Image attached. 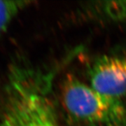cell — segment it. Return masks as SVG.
<instances>
[{
  "label": "cell",
  "instance_id": "cell-6",
  "mask_svg": "<svg viewBox=\"0 0 126 126\" xmlns=\"http://www.w3.org/2000/svg\"><path fill=\"white\" fill-rule=\"evenodd\" d=\"M101 126H126V118L121 121H119L113 122V123H111Z\"/></svg>",
  "mask_w": 126,
  "mask_h": 126
},
{
  "label": "cell",
  "instance_id": "cell-5",
  "mask_svg": "<svg viewBox=\"0 0 126 126\" xmlns=\"http://www.w3.org/2000/svg\"><path fill=\"white\" fill-rule=\"evenodd\" d=\"M102 16L114 20H126V1H107L99 5Z\"/></svg>",
  "mask_w": 126,
  "mask_h": 126
},
{
  "label": "cell",
  "instance_id": "cell-2",
  "mask_svg": "<svg viewBox=\"0 0 126 126\" xmlns=\"http://www.w3.org/2000/svg\"><path fill=\"white\" fill-rule=\"evenodd\" d=\"M62 97L67 111L81 121L101 126L126 118L121 100L102 94L72 76L64 80Z\"/></svg>",
  "mask_w": 126,
  "mask_h": 126
},
{
  "label": "cell",
  "instance_id": "cell-3",
  "mask_svg": "<svg viewBox=\"0 0 126 126\" xmlns=\"http://www.w3.org/2000/svg\"><path fill=\"white\" fill-rule=\"evenodd\" d=\"M90 86L107 97L121 100L126 97V55H104L89 71Z\"/></svg>",
  "mask_w": 126,
  "mask_h": 126
},
{
  "label": "cell",
  "instance_id": "cell-1",
  "mask_svg": "<svg viewBox=\"0 0 126 126\" xmlns=\"http://www.w3.org/2000/svg\"><path fill=\"white\" fill-rule=\"evenodd\" d=\"M46 84L39 73L15 67L0 102V126H60Z\"/></svg>",
  "mask_w": 126,
  "mask_h": 126
},
{
  "label": "cell",
  "instance_id": "cell-4",
  "mask_svg": "<svg viewBox=\"0 0 126 126\" xmlns=\"http://www.w3.org/2000/svg\"><path fill=\"white\" fill-rule=\"evenodd\" d=\"M30 3L25 1H0V35L19 12Z\"/></svg>",
  "mask_w": 126,
  "mask_h": 126
}]
</instances>
